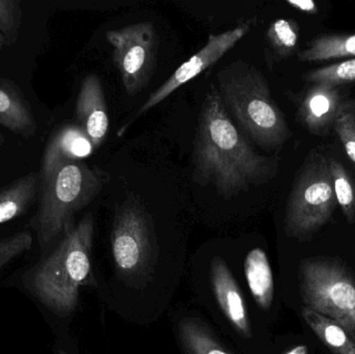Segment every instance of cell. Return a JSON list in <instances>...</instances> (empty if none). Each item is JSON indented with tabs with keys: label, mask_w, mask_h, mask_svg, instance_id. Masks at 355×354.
I'll list each match as a JSON object with an SVG mask.
<instances>
[{
	"label": "cell",
	"mask_w": 355,
	"mask_h": 354,
	"mask_svg": "<svg viewBox=\"0 0 355 354\" xmlns=\"http://www.w3.org/2000/svg\"><path fill=\"white\" fill-rule=\"evenodd\" d=\"M277 156L259 154L238 130L211 85L198 116L192 152V177L202 186H213L229 200L277 177Z\"/></svg>",
	"instance_id": "cell-1"
},
{
	"label": "cell",
	"mask_w": 355,
	"mask_h": 354,
	"mask_svg": "<svg viewBox=\"0 0 355 354\" xmlns=\"http://www.w3.org/2000/svg\"><path fill=\"white\" fill-rule=\"evenodd\" d=\"M217 80L221 101L238 130L266 151H279L292 131L264 75L237 60L219 71Z\"/></svg>",
	"instance_id": "cell-2"
},
{
	"label": "cell",
	"mask_w": 355,
	"mask_h": 354,
	"mask_svg": "<svg viewBox=\"0 0 355 354\" xmlns=\"http://www.w3.org/2000/svg\"><path fill=\"white\" fill-rule=\"evenodd\" d=\"M94 232L95 220L89 213L25 276L27 290L56 315L72 314L78 305L81 287L94 284L91 263Z\"/></svg>",
	"instance_id": "cell-3"
},
{
	"label": "cell",
	"mask_w": 355,
	"mask_h": 354,
	"mask_svg": "<svg viewBox=\"0 0 355 354\" xmlns=\"http://www.w3.org/2000/svg\"><path fill=\"white\" fill-rule=\"evenodd\" d=\"M110 181L106 170L83 161L64 164L39 178L37 210L31 226L40 245L47 247L69 232L75 226V214L89 206Z\"/></svg>",
	"instance_id": "cell-4"
},
{
	"label": "cell",
	"mask_w": 355,
	"mask_h": 354,
	"mask_svg": "<svg viewBox=\"0 0 355 354\" xmlns=\"http://www.w3.org/2000/svg\"><path fill=\"white\" fill-rule=\"evenodd\" d=\"M337 206L329 158L312 150L296 174L288 197L286 233L297 240L310 241L331 222Z\"/></svg>",
	"instance_id": "cell-5"
},
{
	"label": "cell",
	"mask_w": 355,
	"mask_h": 354,
	"mask_svg": "<svg viewBox=\"0 0 355 354\" xmlns=\"http://www.w3.org/2000/svg\"><path fill=\"white\" fill-rule=\"evenodd\" d=\"M304 307L339 322L355 340V278L334 258H309L300 266Z\"/></svg>",
	"instance_id": "cell-6"
},
{
	"label": "cell",
	"mask_w": 355,
	"mask_h": 354,
	"mask_svg": "<svg viewBox=\"0 0 355 354\" xmlns=\"http://www.w3.org/2000/svg\"><path fill=\"white\" fill-rule=\"evenodd\" d=\"M154 228L151 215L137 195L129 193L114 211L112 257L125 278L144 276L153 258Z\"/></svg>",
	"instance_id": "cell-7"
},
{
	"label": "cell",
	"mask_w": 355,
	"mask_h": 354,
	"mask_svg": "<svg viewBox=\"0 0 355 354\" xmlns=\"http://www.w3.org/2000/svg\"><path fill=\"white\" fill-rule=\"evenodd\" d=\"M106 39L112 47V60L129 96L147 87L157 62L158 37L151 22L135 23L108 30Z\"/></svg>",
	"instance_id": "cell-8"
},
{
	"label": "cell",
	"mask_w": 355,
	"mask_h": 354,
	"mask_svg": "<svg viewBox=\"0 0 355 354\" xmlns=\"http://www.w3.org/2000/svg\"><path fill=\"white\" fill-rule=\"evenodd\" d=\"M254 24H256V19H250V20L238 25L235 28L230 29V30L218 33V35H209L206 45L202 49L198 50L187 62L182 64L164 85H160L155 91L150 95L147 101L137 110V114L128 124H131L141 114H146L158 104L162 103L182 85H186L207 69L214 66L242 37H245L252 30ZM128 124L125 125L124 128L121 131L124 130ZM121 131H119L118 133H120Z\"/></svg>",
	"instance_id": "cell-9"
},
{
	"label": "cell",
	"mask_w": 355,
	"mask_h": 354,
	"mask_svg": "<svg viewBox=\"0 0 355 354\" xmlns=\"http://www.w3.org/2000/svg\"><path fill=\"white\" fill-rule=\"evenodd\" d=\"M344 100L340 87L310 85L296 100V121L311 134L327 136L335 128Z\"/></svg>",
	"instance_id": "cell-10"
},
{
	"label": "cell",
	"mask_w": 355,
	"mask_h": 354,
	"mask_svg": "<svg viewBox=\"0 0 355 354\" xmlns=\"http://www.w3.org/2000/svg\"><path fill=\"white\" fill-rule=\"evenodd\" d=\"M75 116L95 150L99 149L107 137L110 118L103 85L97 75H87L81 82Z\"/></svg>",
	"instance_id": "cell-11"
},
{
	"label": "cell",
	"mask_w": 355,
	"mask_h": 354,
	"mask_svg": "<svg viewBox=\"0 0 355 354\" xmlns=\"http://www.w3.org/2000/svg\"><path fill=\"white\" fill-rule=\"evenodd\" d=\"M95 152L93 143L78 124L67 123L56 129L51 135L40 168L39 178L47 176L60 166L83 161Z\"/></svg>",
	"instance_id": "cell-12"
},
{
	"label": "cell",
	"mask_w": 355,
	"mask_h": 354,
	"mask_svg": "<svg viewBox=\"0 0 355 354\" xmlns=\"http://www.w3.org/2000/svg\"><path fill=\"white\" fill-rule=\"evenodd\" d=\"M211 282L217 303L225 318L245 338L252 336L245 301L239 286L223 259L216 258L211 267Z\"/></svg>",
	"instance_id": "cell-13"
},
{
	"label": "cell",
	"mask_w": 355,
	"mask_h": 354,
	"mask_svg": "<svg viewBox=\"0 0 355 354\" xmlns=\"http://www.w3.org/2000/svg\"><path fill=\"white\" fill-rule=\"evenodd\" d=\"M0 125L23 139L35 136L37 120L33 106L15 81L0 78Z\"/></svg>",
	"instance_id": "cell-14"
},
{
	"label": "cell",
	"mask_w": 355,
	"mask_h": 354,
	"mask_svg": "<svg viewBox=\"0 0 355 354\" xmlns=\"http://www.w3.org/2000/svg\"><path fill=\"white\" fill-rule=\"evenodd\" d=\"M39 197V174L31 172L0 188V224L24 215Z\"/></svg>",
	"instance_id": "cell-15"
},
{
	"label": "cell",
	"mask_w": 355,
	"mask_h": 354,
	"mask_svg": "<svg viewBox=\"0 0 355 354\" xmlns=\"http://www.w3.org/2000/svg\"><path fill=\"white\" fill-rule=\"evenodd\" d=\"M244 272L254 301L263 310H268L275 297V282L268 258L262 249L257 247L248 254Z\"/></svg>",
	"instance_id": "cell-16"
},
{
	"label": "cell",
	"mask_w": 355,
	"mask_h": 354,
	"mask_svg": "<svg viewBox=\"0 0 355 354\" xmlns=\"http://www.w3.org/2000/svg\"><path fill=\"white\" fill-rule=\"evenodd\" d=\"M300 25L293 19H277L270 23L265 35V56L268 67L297 54Z\"/></svg>",
	"instance_id": "cell-17"
},
{
	"label": "cell",
	"mask_w": 355,
	"mask_h": 354,
	"mask_svg": "<svg viewBox=\"0 0 355 354\" xmlns=\"http://www.w3.org/2000/svg\"><path fill=\"white\" fill-rule=\"evenodd\" d=\"M297 60L304 62H324L355 57V33L318 35L308 47L297 52Z\"/></svg>",
	"instance_id": "cell-18"
},
{
	"label": "cell",
	"mask_w": 355,
	"mask_h": 354,
	"mask_svg": "<svg viewBox=\"0 0 355 354\" xmlns=\"http://www.w3.org/2000/svg\"><path fill=\"white\" fill-rule=\"evenodd\" d=\"M302 315L321 342L336 354H355V340L339 322L304 307Z\"/></svg>",
	"instance_id": "cell-19"
},
{
	"label": "cell",
	"mask_w": 355,
	"mask_h": 354,
	"mask_svg": "<svg viewBox=\"0 0 355 354\" xmlns=\"http://www.w3.org/2000/svg\"><path fill=\"white\" fill-rule=\"evenodd\" d=\"M182 343L189 354H232L198 322L185 319L179 326Z\"/></svg>",
	"instance_id": "cell-20"
},
{
	"label": "cell",
	"mask_w": 355,
	"mask_h": 354,
	"mask_svg": "<svg viewBox=\"0 0 355 354\" xmlns=\"http://www.w3.org/2000/svg\"><path fill=\"white\" fill-rule=\"evenodd\" d=\"M331 178L338 205L350 224L355 222V183L345 166L335 158H329Z\"/></svg>",
	"instance_id": "cell-21"
},
{
	"label": "cell",
	"mask_w": 355,
	"mask_h": 354,
	"mask_svg": "<svg viewBox=\"0 0 355 354\" xmlns=\"http://www.w3.org/2000/svg\"><path fill=\"white\" fill-rule=\"evenodd\" d=\"M302 79L310 85L324 83L337 87L355 82V57L309 71L302 75Z\"/></svg>",
	"instance_id": "cell-22"
},
{
	"label": "cell",
	"mask_w": 355,
	"mask_h": 354,
	"mask_svg": "<svg viewBox=\"0 0 355 354\" xmlns=\"http://www.w3.org/2000/svg\"><path fill=\"white\" fill-rule=\"evenodd\" d=\"M23 10L19 0H0V35L4 46L17 43L22 25Z\"/></svg>",
	"instance_id": "cell-23"
},
{
	"label": "cell",
	"mask_w": 355,
	"mask_h": 354,
	"mask_svg": "<svg viewBox=\"0 0 355 354\" xmlns=\"http://www.w3.org/2000/svg\"><path fill=\"white\" fill-rule=\"evenodd\" d=\"M33 247V235L28 231H21L10 237L0 239V268L10 263Z\"/></svg>",
	"instance_id": "cell-24"
},
{
	"label": "cell",
	"mask_w": 355,
	"mask_h": 354,
	"mask_svg": "<svg viewBox=\"0 0 355 354\" xmlns=\"http://www.w3.org/2000/svg\"><path fill=\"white\" fill-rule=\"evenodd\" d=\"M334 130L343 143L348 157L355 164V112L342 107Z\"/></svg>",
	"instance_id": "cell-25"
},
{
	"label": "cell",
	"mask_w": 355,
	"mask_h": 354,
	"mask_svg": "<svg viewBox=\"0 0 355 354\" xmlns=\"http://www.w3.org/2000/svg\"><path fill=\"white\" fill-rule=\"evenodd\" d=\"M287 3L295 10L306 14L315 15L318 12V6L312 0H288Z\"/></svg>",
	"instance_id": "cell-26"
},
{
	"label": "cell",
	"mask_w": 355,
	"mask_h": 354,
	"mask_svg": "<svg viewBox=\"0 0 355 354\" xmlns=\"http://www.w3.org/2000/svg\"><path fill=\"white\" fill-rule=\"evenodd\" d=\"M285 354H309L308 347L306 345H300Z\"/></svg>",
	"instance_id": "cell-27"
},
{
	"label": "cell",
	"mask_w": 355,
	"mask_h": 354,
	"mask_svg": "<svg viewBox=\"0 0 355 354\" xmlns=\"http://www.w3.org/2000/svg\"><path fill=\"white\" fill-rule=\"evenodd\" d=\"M343 107L355 112V99H345L343 102Z\"/></svg>",
	"instance_id": "cell-28"
},
{
	"label": "cell",
	"mask_w": 355,
	"mask_h": 354,
	"mask_svg": "<svg viewBox=\"0 0 355 354\" xmlns=\"http://www.w3.org/2000/svg\"><path fill=\"white\" fill-rule=\"evenodd\" d=\"M4 143H6V139H4V137L0 134V150H1L2 147H3Z\"/></svg>",
	"instance_id": "cell-29"
},
{
	"label": "cell",
	"mask_w": 355,
	"mask_h": 354,
	"mask_svg": "<svg viewBox=\"0 0 355 354\" xmlns=\"http://www.w3.org/2000/svg\"><path fill=\"white\" fill-rule=\"evenodd\" d=\"M4 47V39H3V37H1V35H0V51H1L2 50V48ZM0 78H1V77H0Z\"/></svg>",
	"instance_id": "cell-30"
},
{
	"label": "cell",
	"mask_w": 355,
	"mask_h": 354,
	"mask_svg": "<svg viewBox=\"0 0 355 354\" xmlns=\"http://www.w3.org/2000/svg\"><path fill=\"white\" fill-rule=\"evenodd\" d=\"M60 354H68V353H64V351H60Z\"/></svg>",
	"instance_id": "cell-31"
}]
</instances>
